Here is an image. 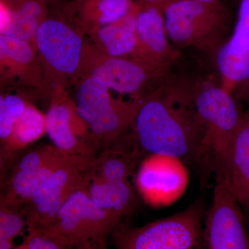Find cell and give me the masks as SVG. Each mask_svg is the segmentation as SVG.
Here are the masks:
<instances>
[{
    "mask_svg": "<svg viewBox=\"0 0 249 249\" xmlns=\"http://www.w3.org/2000/svg\"><path fill=\"white\" fill-rule=\"evenodd\" d=\"M193 90L194 85L168 78L142 98L131 127L142 152L181 160L204 157V129Z\"/></svg>",
    "mask_w": 249,
    "mask_h": 249,
    "instance_id": "obj_1",
    "label": "cell"
},
{
    "mask_svg": "<svg viewBox=\"0 0 249 249\" xmlns=\"http://www.w3.org/2000/svg\"><path fill=\"white\" fill-rule=\"evenodd\" d=\"M193 101L204 129V157L212 159L216 173H228L234 139L245 114L240 102L220 83L209 80L194 85Z\"/></svg>",
    "mask_w": 249,
    "mask_h": 249,
    "instance_id": "obj_2",
    "label": "cell"
},
{
    "mask_svg": "<svg viewBox=\"0 0 249 249\" xmlns=\"http://www.w3.org/2000/svg\"><path fill=\"white\" fill-rule=\"evenodd\" d=\"M142 99L114 100L106 85L87 76L77 88L74 107L89 129L93 145L104 151L117 146L125 139Z\"/></svg>",
    "mask_w": 249,
    "mask_h": 249,
    "instance_id": "obj_3",
    "label": "cell"
},
{
    "mask_svg": "<svg viewBox=\"0 0 249 249\" xmlns=\"http://www.w3.org/2000/svg\"><path fill=\"white\" fill-rule=\"evenodd\" d=\"M204 206L196 201L181 212L140 227L119 228L116 249H206Z\"/></svg>",
    "mask_w": 249,
    "mask_h": 249,
    "instance_id": "obj_4",
    "label": "cell"
},
{
    "mask_svg": "<svg viewBox=\"0 0 249 249\" xmlns=\"http://www.w3.org/2000/svg\"><path fill=\"white\" fill-rule=\"evenodd\" d=\"M170 41L213 54L230 34V16L224 6L191 1H165L161 6Z\"/></svg>",
    "mask_w": 249,
    "mask_h": 249,
    "instance_id": "obj_5",
    "label": "cell"
},
{
    "mask_svg": "<svg viewBox=\"0 0 249 249\" xmlns=\"http://www.w3.org/2000/svg\"><path fill=\"white\" fill-rule=\"evenodd\" d=\"M121 221L95 204L82 188L72 193L45 229L77 249L106 242L121 227Z\"/></svg>",
    "mask_w": 249,
    "mask_h": 249,
    "instance_id": "obj_6",
    "label": "cell"
},
{
    "mask_svg": "<svg viewBox=\"0 0 249 249\" xmlns=\"http://www.w3.org/2000/svg\"><path fill=\"white\" fill-rule=\"evenodd\" d=\"M227 173H216L213 198L204 222L206 249H249V232Z\"/></svg>",
    "mask_w": 249,
    "mask_h": 249,
    "instance_id": "obj_7",
    "label": "cell"
},
{
    "mask_svg": "<svg viewBox=\"0 0 249 249\" xmlns=\"http://www.w3.org/2000/svg\"><path fill=\"white\" fill-rule=\"evenodd\" d=\"M89 166L79 160H69L22 205L28 231L47 229L53 224L67 199L83 188L85 172Z\"/></svg>",
    "mask_w": 249,
    "mask_h": 249,
    "instance_id": "obj_8",
    "label": "cell"
},
{
    "mask_svg": "<svg viewBox=\"0 0 249 249\" xmlns=\"http://www.w3.org/2000/svg\"><path fill=\"white\" fill-rule=\"evenodd\" d=\"M170 68L142 59L107 56L88 76L102 82L110 91L142 99L170 78Z\"/></svg>",
    "mask_w": 249,
    "mask_h": 249,
    "instance_id": "obj_9",
    "label": "cell"
},
{
    "mask_svg": "<svg viewBox=\"0 0 249 249\" xmlns=\"http://www.w3.org/2000/svg\"><path fill=\"white\" fill-rule=\"evenodd\" d=\"M34 44L42 60L56 73L70 76L81 66L83 38L62 21L45 19L36 31Z\"/></svg>",
    "mask_w": 249,
    "mask_h": 249,
    "instance_id": "obj_10",
    "label": "cell"
},
{
    "mask_svg": "<svg viewBox=\"0 0 249 249\" xmlns=\"http://www.w3.org/2000/svg\"><path fill=\"white\" fill-rule=\"evenodd\" d=\"M45 116L46 132L54 146L73 160L91 164L98 155L97 150L75 107L65 102H55Z\"/></svg>",
    "mask_w": 249,
    "mask_h": 249,
    "instance_id": "obj_11",
    "label": "cell"
},
{
    "mask_svg": "<svg viewBox=\"0 0 249 249\" xmlns=\"http://www.w3.org/2000/svg\"><path fill=\"white\" fill-rule=\"evenodd\" d=\"M187 173L180 159L150 155L142 162L137 176L141 194L154 205L167 204L184 191Z\"/></svg>",
    "mask_w": 249,
    "mask_h": 249,
    "instance_id": "obj_12",
    "label": "cell"
},
{
    "mask_svg": "<svg viewBox=\"0 0 249 249\" xmlns=\"http://www.w3.org/2000/svg\"><path fill=\"white\" fill-rule=\"evenodd\" d=\"M213 56L220 85L240 101L249 103V27L234 26Z\"/></svg>",
    "mask_w": 249,
    "mask_h": 249,
    "instance_id": "obj_13",
    "label": "cell"
},
{
    "mask_svg": "<svg viewBox=\"0 0 249 249\" xmlns=\"http://www.w3.org/2000/svg\"><path fill=\"white\" fill-rule=\"evenodd\" d=\"M136 19L139 41L137 58L171 67L179 53L170 45L161 6H139Z\"/></svg>",
    "mask_w": 249,
    "mask_h": 249,
    "instance_id": "obj_14",
    "label": "cell"
},
{
    "mask_svg": "<svg viewBox=\"0 0 249 249\" xmlns=\"http://www.w3.org/2000/svg\"><path fill=\"white\" fill-rule=\"evenodd\" d=\"M83 189L98 206L121 219L137 207V195L130 179L104 180L85 174Z\"/></svg>",
    "mask_w": 249,
    "mask_h": 249,
    "instance_id": "obj_15",
    "label": "cell"
},
{
    "mask_svg": "<svg viewBox=\"0 0 249 249\" xmlns=\"http://www.w3.org/2000/svg\"><path fill=\"white\" fill-rule=\"evenodd\" d=\"M70 160L73 159L60 152L38 169L11 173L4 193L1 194L0 204L22 206L55 170Z\"/></svg>",
    "mask_w": 249,
    "mask_h": 249,
    "instance_id": "obj_16",
    "label": "cell"
},
{
    "mask_svg": "<svg viewBox=\"0 0 249 249\" xmlns=\"http://www.w3.org/2000/svg\"><path fill=\"white\" fill-rule=\"evenodd\" d=\"M228 175L239 204L249 211V107L234 139Z\"/></svg>",
    "mask_w": 249,
    "mask_h": 249,
    "instance_id": "obj_17",
    "label": "cell"
},
{
    "mask_svg": "<svg viewBox=\"0 0 249 249\" xmlns=\"http://www.w3.org/2000/svg\"><path fill=\"white\" fill-rule=\"evenodd\" d=\"M136 14L120 22L101 26L98 29V44L107 56L137 58L139 41Z\"/></svg>",
    "mask_w": 249,
    "mask_h": 249,
    "instance_id": "obj_18",
    "label": "cell"
},
{
    "mask_svg": "<svg viewBox=\"0 0 249 249\" xmlns=\"http://www.w3.org/2000/svg\"><path fill=\"white\" fill-rule=\"evenodd\" d=\"M46 132V116L34 106L27 104L9 140L1 147V160H9L15 152L36 142Z\"/></svg>",
    "mask_w": 249,
    "mask_h": 249,
    "instance_id": "obj_19",
    "label": "cell"
},
{
    "mask_svg": "<svg viewBox=\"0 0 249 249\" xmlns=\"http://www.w3.org/2000/svg\"><path fill=\"white\" fill-rule=\"evenodd\" d=\"M31 42L9 37L0 36V60L1 73L6 74H24L36 65V55Z\"/></svg>",
    "mask_w": 249,
    "mask_h": 249,
    "instance_id": "obj_20",
    "label": "cell"
},
{
    "mask_svg": "<svg viewBox=\"0 0 249 249\" xmlns=\"http://www.w3.org/2000/svg\"><path fill=\"white\" fill-rule=\"evenodd\" d=\"M44 8L37 0H27L11 11V19L1 35L34 43L36 31L43 22Z\"/></svg>",
    "mask_w": 249,
    "mask_h": 249,
    "instance_id": "obj_21",
    "label": "cell"
},
{
    "mask_svg": "<svg viewBox=\"0 0 249 249\" xmlns=\"http://www.w3.org/2000/svg\"><path fill=\"white\" fill-rule=\"evenodd\" d=\"M0 249H12L14 239L26 226L22 206L0 204Z\"/></svg>",
    "mask_w": 249,
    "mask_h": 249,
    "instance_id": "obj_22",
    "label": "cell"
},
{
    "mask_svg": "<svg viewBox=\"0 0 249 249\" xmlns=\"http://www.w3.org/2000/svg\"><path fill=\"white\" fill-rule=\"evenodd\" d=\"M26 104L17 95L1 96L0 98V138L3 146L9 140L15 124L22 115Z\"/></svg>",
    "mask_w": 249,
    "mask_h": 249,
    "instance_id": "obj_23",
    "label": "cell"
},
{
    "mask_svg": "<svg viewBox=\"0 0 249 249\" xmlns=\"http://www.w3.org/2000/svg\"><path fill=\"white\" fill-rule=\"evenodd\" d=\"M139 5L133 0H99L98 3V22L101 26L120 22L129 16L137 14Z\"/></svg>",
    "mask_w": 249,
    "mask_h": 249,
    "instance_id": "obj_24",
    "label": "cell"
},
{
    "mask_svg": "<svg viewBox=\"0 0 249 249\" xmlns=\"http://www.w3.org/2000/svg\"><path fill=\"white\" fill-rule=\"evenodd\" d=\"M60 150L52 145H42L26 152L16 160L13 172L38 169L60 153Z\"/></svg>",
    "mask_w": 249,
    "mask_h": 249,
    "instance_id": "obj_25",
    "label": "cell"
},
{
    "mask_svg": "<svg viewBox=\"0 0 249 249\" xmlns=\"http://www.w3.org/2000/svg\"><path fill=\"white\" fill-rule=\"evenodd\" d=\"M24 242L28 249H76L46 229L29 231Z\"/></svg>",
    "mask_w": 249,
    "mask_h": 249,
    "instance_id": "obj_26",
    "label": "cell"
},
{
    "mask_svg": "<svg viewBox=\"0 0 249 249\" xmlns=\"http://www.w3.org/2000/svg\"><path fill=\"white\" fill-rule=\"evenodd\" d=\"M196 1V2L201 3V4L211 5V6H223L222 2H221V0H166V1Z\"/></svg>",
    "mask_w": 249,
    "mask_h": 249,
    "instance_id": "obj_27",
    "label": "cell"
},
{
    "mask_svg": "<svg viewBox=\"0 0 249 249\" xmlns=\"http://www.w3.org/2000/svg\"><path fill=\"white\" fill-rule=\"evenodd\" d=\"M166 0H137V4L139 6L144 5H154V6H161Z\"/></svg>",
    "mask_w": 249,
    "mask_h": 249,
    "instance_id": "obj_28",
    "label": "cell"
},
{
    "mask_svg": "<svg viewBox=\"0 0 249 249\" xmlns=\"http://www.w3.org/2000/svg\"><path fill=\"white\" fill-rule=\"evenodd\" d=\"M76 249H108L107 242H102L98 243L92 244L84 247H78Z\"/></svg>",
    "mask_w": 249,
    "mask_h": 249,
    "instance_id": "obj_29",
    "label": "cell"
},
{
    "mask_svg": "<svg viewBox=\"0 0 249 249\" xmlns=\"http://www.w3.org/2000/svg\"><path fill=\"white\" fill-rule=\"evenodd\" d=\"M12 249H28L27 245H26V244L24 243V242H23L22 245H20L19 246H18V247H15V248Z\"/></svg>",
    "mask_w": 249,
    "mask_h": 249,
    "instance_id": "obj_30",
    "label": "cell"
}]
</instances>
